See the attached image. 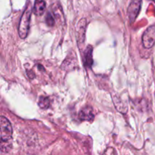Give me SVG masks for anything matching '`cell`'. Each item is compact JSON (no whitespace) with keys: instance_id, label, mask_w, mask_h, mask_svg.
Instances as JSON below:
<instances>
[{"instance_id":"2","label":"cell","mask_w":155,"mask_h":155,"mask_svg":"<svg viewBox=\"0 0 155 155\" xmlns=\"http://www.w3.org/2000/svg\"><path fill=\"white\" fill-rule=\"evenodd\" d=\"M12 124L10 121L5 117L2 116L0 118V137H1V141L7 142L12 139Z\"/></svg>"},{"instance_id":"8","label":"cell","mask_w":155,"mask_h":155,"mask_svg":"<svg viewBox=\"0 0 155 155\" xmlns=\"http://www.w3.org/2000/svg\"><path fill=\"white\" fill-rule=\"evenodd\" d=\"M86 19H82L79 23L78 27V42L82 43L85 38V33H86Z\"/></svg>"},{"instance_id":"6","label":"cell","mask_w":155,"mask_h":155,"mask_svg":"<svg viewBox=\"0 0 155 155\" xmlns=\"http://www.w3.org/2000/svg\"><path fill=\"white\" fill-rule=\"evenodd\" d=\"M92 47L91 45H88L84 51V65L88 68H92L93 64V58H92Z\"/></svg>"},{"instance_id":"3","label":"cell","mask_w":155,"mask_h":155,"mask_svg":"<svg viewBox=\"0 0 155 155\" xmlns=\"http://www.w3.org/2000/svg\"><path fill=\"white\" fill-rule=\"evenodd\" d=\"M142 44L145 48H151L155 44V26L148 27L142 36Z\"/></svg>"},{"instance_id":"7","label":"cell","mask_w":155,"mask_h":155,"mask_svg":"<svg viewBox=\"0 0 155 155\" xmlns=\"http://www.w3.org/2000/svg\"><path fill=\"white\" fill-rule=\"evenodd\" d=\"M46 8V3L45 0H35L33 12L36 16H41Z\"/></svg>"},{"instance_id":"10","label":"cell","mask_w":155,"mask_h":155,"mask_svg":"<svg viewBox=\"0 0 155 155\" xmlns=\"http://www.w3.org/2000/svg\"><path fill=\"white\" fill-rule=\"evenodd\" d=\"M45 21H46L47 25L49 26V27H53L54 25V18L53 17V15H51V13L48 12L45 17Z\"/></svg>"},{"instance_id":"5","label":"cell","mask_w":155,"mask_h":155,"mask_svg":"<svg viewBox=\"0 0 155 155\" xmlns=\"http://www.w3.org/2000/svg\"><path fill=\"white\" fill-rule=\"evenodd\" d=\"M95 117V114H94L93 109L92 107H84L79 113V118L81 120L85 121H91L94 119Z\"/></svg>"},{"instance_id":"4","label":"cell","mask_w":155,"mask_h":155,"mask_svg":"<svg viewBox=\"0 0 155 155\" xmlns=\"http://www.w3.org/2000/svg\"><path fill=\"white\" fill-rule=\"evenodd\" d=\"M142 4V0H133L131 2L127 8V15H128L130 22L133 23L136 21L139 12H140Z\"/></svg>"},{"instance_id":"1","label":"cell","mask_w":155,"mask_h":155,"mask_svg":"<svg viewBox=\"0 0 155 155\" xmlns=\"http://www.w3.org/2000/svg\"><path fill=\"white\" fill-rule=\"evenodd\" d=\"M32 5L30 3H28L21 16L20 20L19 26H18V34L21 39H25L28 34L29 29H30V22L31 18Z\"/></svg>"},{"instance_id":"9","label":"cell","mask_w":155,"mask_h":155,"mask_svg":"<svg viewBox=\"0 0 155 155\" xmlns=\"http://www.w3.org/2000/svg\"><path fill=\"white\" fill-rule=\"evenodd\" d=\"M50 100L48 97H40L39 101V106L42 109H47L49 107Z\"/></svg>"}]
</instances>
